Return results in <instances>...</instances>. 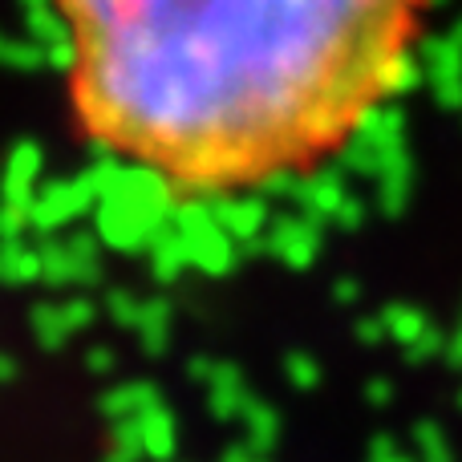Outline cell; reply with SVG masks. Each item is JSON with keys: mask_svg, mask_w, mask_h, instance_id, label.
<instances>
[{"mask_svg": "<svg viewBox=\"0 0 462 462\" xmlns=\"http://www.w3.org/2000/svg\"><path fill=\"white\" fill-rule=\"evenodd\" d=\"M81 134L187 199L325 167L402 89L426 0H53Z\"/></svg>", "mask_w": 462, "mask_h": 462, "instance_id": "6da1fadb", "label": "cell"}]
</instances>
